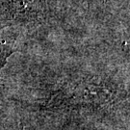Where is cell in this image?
<instances>
[{"label": "cell", "instance_id": "6da1fadb", "mask_svg": "<svg viewBox=\"0 0 130 130\" xmlns=\"http://www.w3.org/2000/svg\"><path fill=\"white\" fill-rule=\"evenodd\" d=\"M10 53H5L4 51V47L3 48H0V69L2 68V66L4 65L5 60L7 59V57Z\"/></svg>", "mask_w": 130, "mask_h": 130}]
</instances>
